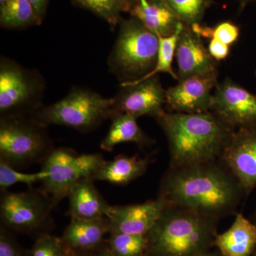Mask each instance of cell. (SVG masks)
I'll return each mask as SVG.
<instances>
[{
  "instance_id": "1",
  "label": "cell",
  "mask_w": 256,
  "mask_h": 256,
  "mask_svg": "<svg viewBox=\"0 0 256 256\" xmlns=\"http://www.w3.org/2000/svg\"><path fill=\"white\" fill-rule=\"evenodd\" d=\"M242 185L220 160L170 166L160 196L170 205L218 220L235 213L244 195Z\"/></svg>"
},
{
  "instance_id": "2",
  "label": "cell",
  "mask_w": 256,
  "mask_h": 256,
  "mask_svg": "<svg viewBox=\"0 0 256 256\" xmlns=\"http://www.w3.org/2000/svg\"><path fill=\"white\" fill-rule=\"evenodd\" d=\"M169 144L170 166L220 160L236 130L212 111L166 112L156 118Z\"/></svg>"
},
{
  "instance_id": "3",
  "label": "cell",
  "mask_w": 256,
  "mask_h": 256,
  "mask_svg": "<svg viewBox=\"0 0 256 256\" xmlns=\"http://www.w3.org/2000/svg\"><path fill=\"white\" fill-rule=\"evenodd\" d=\"M218 220L168 204L146 236L154 256H195L215 242Z\"/></svg>"
},
{
  "instance_id": "4",
  "label": "cell",
  "mask_w": 256,
  "mask_h": 256,
  "mask_svg": "<svg viewBox=\"0 0 256 256\" xmlns=\"http://www.w3.org/2000/svg\"><path fill=\"white\" fill-rule=\"evenodd\" d=\"M114 116L112 98L104 97L86 88L74 87L63 98L41 106L30 118L44 127L65 126L88 132Z\"/></svg>"
},
{
  "instance_id": "5",
  "label": "cell",
  "mask_w": 256,
  "mask_h": 256,
  "mask_svg": "<svg viewBox=\"0 0 256 256\" xmlns=\"http://www.w3.org/2000/svg\"><path fill=\"white\" fill-rule=\"evenodd\" d=\"M159 37L137 18L121 20L108 60L111 73L122 82L142 78L156 66Z\"/></svg>"
},
{
  "instance_id": "6",
  "label": "cell",
  "mask_w": 256,
  "mask_h": 256,
  "mask_svg": "<svg viewBox=\"0 0 256 256\" xmlns=\"http://www.w3.org/2000/svg\"><path fill=\"white\" fill-rule=\"evenodd\" d=\"M44 88V80L38 72L24 68L6 57H1V118L31 116L43 106Z\"/></svg>"
},
{
  "instance_id": "7",
  "label": "cell",
  "mask_w": 256,
  "mask_h": 256,
  "mask_svg": "<svg viewBox=\"0 0 256 256\" xmlns=\"http://www.w3.org/2000/svg\"><path fill=\"white\" fill-rule=\"evenodd\" d=\"M44 128L31 118H1L0 160L16 169L46 159L53 150Z\"/></svg>"
},
{
  "instance_id": "8",
  "label": "cell",
  "mask_w": 256,
  "mask_h": 256,
  "mask_svg": "<svg viewBox=\"0 0 256 256\" xmlns=\"http://www.w3.org/2000/svg\"><path fill=\"white\" fill-rule=\"evenodd\" d=\"M105 162L100 154H78L68 148L53 150L42 170L47 176L42 182V192L56 206L68 197L72 188L84 178H92Z\"/></svg>"
},
{
  "instance_id": "9",
  "label": "cell",
  "mask_w": 256,
  "mask_h": 256,
  "mask_svg": "<svg viewBox=\"0 0 256 256\" xmlns=\"http://www.w3.org/2000/svg\"><path fill=\"white\" fill-rule=\"evenodd\" d=\"M54 208L53 204L42 192H2L0 202L2 224L16 232H34L48 222Z\"/></svg>"
},
{
  "instance_id": "10",
  "label": "cell",
  "mask_w": 256,
  "mask_h": 256,
  "mask_svg": "<svg viewBox=\"0 0 256 256\" xmlns=\"http://www.w3.org/2000/svg\"><path fill=\"white\" fill-rule=\"evenodd\" d=\"M121 89L114 98V114H130L138 118L152 116L158 118L165 112L166 90L159 76L151 77L138 82H121Z\"/></svg>"
},
{
  "instance_id": "11",
  "label": "cell",
  "mask_w": 256,
  "mask_h": 256,
  "mask_svg": "<svg viewBox=\"0 0 256 256\" xmlns=\"http://www.w3.org/2000/svg\"><path fill=\"white\" fill-rule=\"evenodd\" d=\"M210 111L235 130L256 126V96L225 79L215 88Z\"/></svg>"
},
{
  "instance_id": "12",
  "label": "cell",
  "mask_w": 256,
  "mask_h": 256,
  "mask_svg": "<svg viewBox=\"0 0 256 256\" xmlns=\"http://www.w3.org/2000/svg\"><path fill=\"white\" fill-rule=\"evenodd\" d=\"M246 194L256 188V126L236 130L220 159Z\"/></svg>"
},
{
  "instance_id": "13",
  "label": "cell",
  "mask_w": 256,
  "mask_h": 256,
  "mask_svg": "<svg viewBox=\"0 0 256 256\" xmlns=\"http://www.w3.org/2000/svg\"><path fill=\"white\" fill-rule=\"evenodd\" d=\"M218 76H196L178 80L166 90V104L172 111L182 114L210 111L212 90Z\"/></svg>"
},
{
  "instance_id": "14",
  "label": "cell",
  "mask_w": 256,
  "mask_h": 256,
  "mask_svg": "<svg viewBox=\"0 0 256 256\" xmlns=\"http://www.w3.org/2000/svg\"><path fill=\"white\" fill-rule=\"evenodd\" d=\"M169 204L162 196L139 204L111 206L107 215L110 234L146 236Z\"/></svg>"
},
{
  "instance_id": "15",
  "label": "cell",
  "mask_w": 256,
  "mask_h": 256,
  "mask_svg": "<svg viewBox=\"0 0 256 256\" xmlns=\"http://www.w3.org/2000/svg\"><path fill=\"white\" fill-rule=\"evenodd\" d=\"M178 80L196 76H218L216 60L204 45L202 37L184 24L176 45Z\"/></svg>"
},
{
  "instance_id": "16",
  "label": "cell",
  "mask_w": 256,
  "mask_h": 256,
  "mask_svg": "<svg viewBox=\"0 0 256 256\" xmlns=\"http://www.w3.org/2000/svg\"><path fill=\"white\" fill-rule=\"evenodd\" d=\"M128 12L160 36L172 35L182 23L164 0H138Z\"/></svg>"
},
{
  "instance_id": "17",
  "label": "cell",
  "mask_w": 256,
  "mask_h": 256,
  "mask_svg": "<svg viewBox=\"0 0 256 256\" xmlns=\"http://www.w3.org/2000/svg\"><path fill=\"white\" fill-rule=\"evenodd\" d=\"M92 178H84L68 194V213L72 218L96 220L107 217L110 205L98 191Z\"/></svg>"
},
{
  "instance_id": "18",
  "label": "cell",
  "mask_w": 256,
  "mask_h": 256,
  "mask_svg": "<svg viewBox=\"0 0 256 256\" xmlns=\"http://www.w3.org/2000/svg\"><path fill=\"white\" fill-rule=\"evenodd\" d=\"M214 244L224 256H250L256 247V224L236 214L232 226L216 236Z\"/></svg>"
},
{
  "instance_id": "19",
  "label": "cell",
  "mask_w": 256,
  "mask_h": 256,
  "mask_svg": "<svg viewBox=\"0 0 256 256\" xmlns=\"http://www.w3.org/2000/svg\"><path fill=\"white\" fill-rule=\"evenodd\" d=\"M110 229L107 217L96 220L72 218L62 239L67 246L75 250H90L100 245Z\"/></svg>"
},
{
  "instance_id": "20",
  "label": "cell",
  "mask_w": 256,
  "mask_h": 256,
  "mask_svg": "<svg viewBox=\"0 0 256 256\" xmlns=\"http://www.w3.org/2000/svg\"><path fill=\"white\" fill-rule=\"evenodd\" d=\"M148 165L149 160L146 158L121 156L112 161L105 160L92 178L112 184H127L144 174Z\"/></svg>"
},
{
  "instance_id": "21",
  "label": "cell",
  "mask_w": 256,
  "mask_h": 256,
  "mask_svg": "<svg viewBox=\"0 0 256 256\" xmlns=\"http://www.w3.org/2000/svg\"><path fill=\"white\" fill-rule=\"evenodd\" d=\"M137 119L128 114H114L108 132L100 143L101 149L110 152L118 144L126 142L136 143L140 148L150 144V138L143 132Z\"/></svg>"
},
{
  "instance_id": "22",
  "label": "cell",
  "mask_w": 256,
  "mask_h": 256,
  "mask_svg": "<svg viewBox=\"0 0 256 256\" xmlns=\"http://www.w3.org/2000/svg\"><path fill=\"white\" fill-rule=\"evenodd\" d=\"M42 22L28 0H8L6 4L0 6L2 28H20Z\"/></svg>"
},
{
  "instance_id": "23",
  "label": "cell",
  "mask_w": 256,
  "mask_h": 256,
  "mask_svg": "<svg viewBox=\"0 0 256 256\" xmlns=\"http://www.w3.org/2000/svg\"><path fill=\"white\" fill-rule=\"evenodd\" d=\"M183 28L184 24L182 23L178 26V30L172 35H170L169 36H158L159 37V48H158L156 66L152 70L144 75L142 78L128 82H142V80L151 78V77L158 76V74L160 73L169 74L173 78L178 79V75L173 69L172 63L175 54H176V48L178 36H180Z\"/></svg>"
},
{
  "instance_id": "24",
  "label": "cell",
  "mask_w": 256,
  "mask_h": 256,
  "mask_svg": "<svg viewBox=\"0 0 256 256\" xmlns=\"http://www.w3.org/2000/svg\"><path fill=\"white\" fill-rule=\"evenodd\" d=\"M184 24L202 23L206 10L214 0H164Z\"/></svg>"
},
{
  "instance_id": "25",
  "label": "cell",
  "mask_w": 256,
  "mask_h": 256,
  "mask_svg": "<svg viewBox=\"0 0 256 256\" xmlns=\"http://www.w3.org/2000/svg\"><path fill=\"white\" fill-rule=\"evenodd\" d=\"M82 8L107 22L110 26H116L121 22V13L129 11L124 0H75Z\"/></svg>"
},
{
  "instance_id": "26",
  "label": "cell",
  "mask_w": 256,
  "mask_h": 256,
  "mask_svg": "<svg viewBox=\"0 0 256 256\" xmlns=\"http://www.w3.org/2000/svg\"><path fill=\"white\" fill-rule=\"evenodd\" d=\"M110 252L116 256H142L148 250L146 236L111 234Z\"/></svg>"
},
{
  "instance_id": "27",
  "label": "cell",
  "mask_w": 256,
  "mask_h": 256,
  "mask_svg": "<svg viewBox=\"0 0 256 256\" xmlns=\"http://www.w3.org/2000/svg\"><path fill=\"white\" fill-rule=\"evenodd\" d=\"M191 28L202 38H210L217 40L230 46L238 41L240 28L230 21H224L214 26H204L200 24L192 25Z\"/></svg>"
},
{
  "instance_id": "28",
  "label": "cell",
  "mask_w": 256,
  "mask_h": 256,
  "mask_svg": "<svg viewBox=\"0 0 256 256\" xmlns=\"http://www.w3.org/2000/svg\"><path fill=\"white\" fill-rule=\"evenodd\" d=\"M46 176L47 172L44 170L34 173L22 172L0 160V190L2 192L8 191V188L16 184H24L30 186L35 183L42 182Z\"/></svg>"
},
{
  "instance_id": "29",
  "label": "cell",
  "mask_w": 256,
  "mask_h": 256,
  "mask_svg": "<svg viewBox=\"0 0 256 256\" xmlns=\"http://www.w3.org/2000/svg\"><path fill=\"white\" fill-rule=\"evenodd\" d=\"M66 245L63 239L43 234L38 237L31 250L32 256H63Z\"/></svg>"
},
{
  "instance_id": "30",
  "label": "cell",
  "mask_w": 256,
  "mask_h": 256,
  "mask_svg": "<svg viewBox=\"0 0 256 256\" xmlns=\"http://www.w3.org/2000/svg\"><path fill=\"white\" fill-rule=\"evenodd\" d=\"M0 256H32L31 252L24 248L9 233L6 227L2 226L0 230Z\"/></svg>"
},
{
  "instance_id": "31",
  "label": "cell",
  "mask_w": 256,
  "mask_h": 256,
  "mask_svg": "<svg viewBox=\"0 0 256 256\" xmlns=\"http://www.w3.org/2000/svg\"><path fill=\"white\" fill-rule=\"evenodd\" d=\"M208 50L210 55L216 62L226 60L230 53V46L212 38L208 44Z\"/></svg>"
},
{
  "instance_id": "32",
  "label": "cell",
  "mask_w": 256,
  "mask_h": 256,
  "mask_svg": "<svg viewBox=\"0 0 256 256\" xmlns=\"http://www.w3.org/2000/svg\"><path fill=\"white\" fill-rule=\"evenodd\" d=\"M28 1L33 6L37 16L42 22L46 12L48 0H28Z\"/></svg>"
},
{
  "instance_id": "33",
  "label": "cell",
  "mask_w": 256,
  "mask_h": 256,
  "mask_svg": "<svg viewBox=\"0 0 256 256\" xmlns=\"http://www.w3.org/2000/svg\"><path fill=\"white\" fill-rule=\"evenodd\" d=\"M239 4V10L240 11L245 9L246 6L250 3L256 2V0H237Z\"/></svg>"
},
{
  "instance_id": "34",
  "label": "cell",
  "mask_w": 256,
  "mask_h": 256,
  "mask_svg": "<svg viewBox=\"0 0 256 256\" xmlns=\"http://www.w3.org/2000/svg\"><path fill=\"white\" fill-rule=\"evenodd\" d=\"M63 256H82L80 254L77 252V250L69 248L66 246V248L65 252Z\"/></svg>"
},
{
  "instance_id": "35",
  "label": "cell",
  "mask_w": 256,
  "mask_h": 256,
  "mask_svg": "<svg viewBox=\"0 0 256 256\" xmlns=\"http://www.w3.org/2000/svg\"><path fill=\"white\" fill-rule=\"evenodd\" d=\"M124 1L126 2V4H128V8H129L130 10V8H131V6H132V4H134V3L138 1V0H124Z\"/></svg>"
},
{
  "instance_id": "36",
  "label": "cell",
  "mask_w": 256,
  "mask_h": 256,
  "mask_svg": "<svg viewBox=\"0 0 256 256\" xmlns=\"http://www.w3.org/2000/svg\"><path fill=\"white\" fill-rule=\"evenodd\" d=\"M100 256H116L114 255V254H112V252H110V250H106L105 252H104V254H102Z\"/></svg>"
},
{
  "instance_id": "37",
  "label": "cell",
  "mask_w": 256,
  "mask_h": 256,
  "mask_svg": "<svg viewBox=\"0 0 256 256\" xmlns=\"http://www.w3.org/2000/svg\"><path fill=\"white\" fill-rule=\"evenodd\" d=\"M195 256H214L212 255H210V254H206V252H202V254H198V255Z\"/></svg>"
},
{
  "instance_id": "38",
  "label": "cell",
  "mask_w": 256,
  "mask_h": 256,
  "mask_svg": "<svg viewBox=\"0 0 256 256\" xmlns=\"http://www.w3.org/2000/svg\"><path fill=\"white\" fill-rule=\"evenodd\" d=\"M8 1V0H0V6H3V5L6 4Z\"/></svg>"
},
{
  "instance_id": "39",
  "label": "cell",
  "mask_w": 256,
  "mask_h": 256,
  "mask_svg": "<svg viewBox=\"0 0 256 256\" xmlns=\"http://www.w3.org/2000/svg\"></svg>"
},
{
  "instance_id": "40",
  "label": "cell",
  "mask_w": 256,
  "mask_h": 256,
  "mask_svg": "<svg viewBox=\"0 0 256 256\" xmlns=\"http://www.w3.org/2000/svg\"></svg>"
}]
</instances>
